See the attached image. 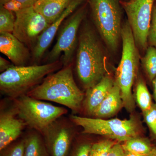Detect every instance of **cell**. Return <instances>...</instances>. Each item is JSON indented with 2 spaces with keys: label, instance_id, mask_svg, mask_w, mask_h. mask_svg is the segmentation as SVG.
I'll return each mask as SVG.
<instances>
[{
  "label": "cell",
  "instance_id": "26",
  "mask_svg": "<svg viewBox=\"0 0 156 156\" xmlns=\"http://www.w3.org/2000/svg\"><path fill=\"white\" fill-rule=\"evenodd\" d=\"M92 143L89 142H82L74 144L73 143L68 156H89Z\"/></svg>",
  "mask_w": 156,
  "mask_h": 156
},
{
  "label": "cell",
  "instance_id": "4",
  "mask_svg": "<svg viewBox=\"0 0 156 156\" xmlns=\"http://www.w3.org/2000/svg\"><path fill=\"white\" fill-rule=\"evenodd\" d=\"M122 57L116 69L115 82L119 87L123 107L132 112L135 107L132 88L136 79L139 63V54L132 30L128 21L122 26Z\"/></svg>",
  "mask_w": 156,
  "mask_h": 156
},
{
  "label": "cell",
  "instance_id": "3",
  "mask_svg": "<svg viewBox=\"0 0 156 156\" xmlns=\"http://www.w3.org/2000/svg\"><path fill=\"white\" fill-rule=\"evenodd\" d=\"M61 60L25 66L13 65L0 75V91L11 100L27 95L47 76L60 69Z\"/></svg>",
  "mask_w": 156,
  "mask_h": 156
},
{
  "label": "cell",
  "instance_id": "30",
  "mask_svg": "<svg viewBox=\"0 0 156 156\" xmlns=\"http://www.w3.org/2000/svg\"><path fill=\"white\" fill-rule=\"evenodd\" d=\"M13 65L5 58L0 57V72L3 73L13 66Z\"/></svg>",
  "mask_w": 156,
  "mask_h": 156
},
{
  "label": "cell",
  "instance_id": "1",
  "mask_svg": "<svg viewBox=\"0 0 156 156\" xmlns=\"http://www.w3.org/2000/svg\"><path fill=\"white\" fill-rule=\"evenodd\" d=\"M27 95L64 105L74 113L80 110L85 96L75 81L71 64L47 76Z\"/></svg>",
  "mask_w": 156,
  "mask_h": 156
},
{
  "label": "cell",
  "instance_id": "10",
  "mask_svg": "<svg viewBox=\"0 0 156 156\" xmlns=\"http://www.w3.org/2000/svg\"><path fill=\"white\" fill-rule=\"evenodd\" d=\"M12 34L26 45L34 47L40 36L50 24L34 6L15 12Z\"/></svg>",
  "mask_w": 156,
  "mask_h": 156
},
{
  "label": "cell",
  "instance_id": "13",
  "mask_svg": "<svg viewBox=\"0 0 156 156\" xmlns=\"http://www.w3.org/2000/svg\"><path fill=\"white\" fill-rule=\"evenodd\" d=\"M27 126L17 115L14 107L1 109L0 112V151L19 139Z\"/></svg>",
  "mask_w": 156,
  "mask_h": 156
},
{
  "label": "cell",
  "instance_id": "29",
  "mask_svg": "<svg viewBox=\"0 0 156 156\" xmlns=\"http://www.w3.org/2000/svg\"><path fill=\"white\" fill-rule=\"evenodd\" d=\"M124 154L122 145L119 143H116L112 147L107 156H124Z\"/></svg>",
  "mask_w": 156,
  "mask_h": 156
},
{
  "label": "cell",
  "instance_id": "19",
  "mask_svg": "<svg viewBox=\"0 0 156 156\" xmlns=\"http://www.w3.org/2000/svg\"><path fill=\"white\" fill-rule=\"evenodd\" d=\"M122 145L124 151L147 156L150 154L154 147L149 140L140 136L126 140Z\"/></svg>",
  "mask_w": 156,
  "mask_h": 156
},
{
  "label": "cell",
  "instance_id": "6",
  "mask_svg": "<svg viewBox=\"0 0 156 156\" xmlns=\"http://www.w3.org/2000/svg\"><path fill=\"white\" fill-rule=\"evenodd\" d=\"M91 16L107 47L115 51L122 33V10L119 0H88Z\"/></svg>",
  "mask_w": 156,
  "mask_h": 156
},
{
  "label": "cell",
  "instance_id": "25",
  "mask_svg": "<svg viewBox=\"0 0 156 156\" xmlns=\"http://www.w3.org/2000/svg\"><path fill=\"white\" fill-rule=\"evenodd\" d=\"M144 121L150 129L154 137L156 140V104H154L150 109L143 112Z\"/></svg>",
  "mask_w": 156,
  "mask_h": 156
},
{
  "label": "cell",
  "instance_id": "23",
  "mask_svg": "<svg viewBox=\"0 0 156 156\" xmlns=\"http://www.w3.org/2000/svg\"><path fill=\"white\" fill-rule=\"evenodd\" d=\"M24 140L19 138L0 151V156H24Z\"/></svg>",
  "mask_w": 156,
  "mask_h": 156
},
{
  "label": "cell",
  "instance_id": "28",
  "mask_svg": "<svg viewBox=\"0 0 156 156\" xmlns=\"http://www.w3.org/2000/svg\"><path fill=\"white\" fill-rule=\"evenodd\" d=\"M0 6H2L5 9L9 10V11H12L14 13L17 11H20L22 9L28 8L19 2L12 1V0L5 2L2 5H0Z\"/></svg>",
  "mask_w": 156,
  "mask_h": 156
},
{
  "label": "cell",
  "instance_id": "12",
  "mask_svg": "<svg viewBox=\"0 0 156 156\" xmlns=\"http://www.w3.org/2000/svg\"><path fill=\"white\" fill-rule=\"evenodd\" d=\"M85 1L86 0H72L61 15L40 36L33 48L32 56L36 64L44 56L65 20L80 8Z\"/></svg>",
  "mask_w": 156,
  "mask_h": 156
},
{
  "label": "cell",
  "instance_id": "27",
  "mask_svg": "<svg viewBox=\"0 0 156 156\" xmlns=\"http://www.w3.org/2000/svg\"><path fill=\"white\" fill-rule=\"evenodd\" d=\"M148 42L150 46L156 48V4L154 5L148 36Z\"/></svg>",
  "mask_w": 156,
  "mask_h": 156
},
{
  "label": "cell",
  "instance_id": "18",
  "mask_svg": "<svg viewBox=\"0 0 156 156\" xmlns=\"http://www.w3.org/2000/svg\"><path fill=\"white\" fill-rule=\"evenodd\" d=\"M23 137L24 156H49L43 136L38 131H29Z\"/></svg>",
  "mask_w": 156,
  "mask_h": 156
},
{
  "label": "cell",
  "instance_id": "21",
  "mask_svg": "<svg viewBox=\"0 0 156 156\" xmlns=\"http://www.w3.org/2000/svg\"><path fill=\"white\" fill-rule=\"evenodd\" d=\"M141 61L147 77L152 83L156 77V48L148 47Z\"/></svg>",
  "mask_w": 156,
  "mask_h": 156
},
{
  "label": "cell",
  "instance_id": "34",
  "mask_svg": "<svg viewBox=\"0 0 156 156\" xmlns=\"http://www.w3.org/2000/svg\"><path fill=\"white\" fill-rule=\"evenodd\" d=\"M147 156H156V146L154 147L153 149Z\"/></svg>",
  "mask_w": 156,
  "mask_h": 156
},
{
  "label": "cell",
  "instance_id": "22",
  "mask_svg": "<svg viewBox=\"0 0 156 156\" xmlns=\"http://www.w3.org/2000/svg\"><path fill=\"white\" fill-rule=\"evenodd\" d=\"M15 22V13L0 6V33L14 31Z\"/></svg>",
  "mask_w": 156,
  "mask_h": 156
},
{
  "label": "cell",
  "instance_id": "8",
  "mask_svg": "<svg viewBox=\"0 0 156 156\" xmlns=\"http://www.w3.org/2000/svg\"><path fill=\"white\" fill-rule=\"evenodd\" d=\"M87 4L81 5L65 20L58 30L56 44L45 58L46 63L58 61L62 55L63 66L71 64L78 41V31L87 15Z\"/></svg>",
  "mask_w": 156,
  "mask_h": 156
},
{
  "label": "cell",
  "instance_id": "20",
  "mask_svg": "<svg viewBox=\"0 0 156 156\" xmlns=\"http://www.w3.org/2000/svg\"><path fill=\"white\" fill-rule=\"evenodd\" d=\"M135 100L143 112L149 109L152 106L151 97L143 79L139 77L136 81Z\"/></svg>",
  "mask_w": 156,
  "mask_h": 156
},
{
  "label": "cell",
  "instance_id": "5",
  "mask_svg": "<svg viewBox=\"0 0 156 156\" xmlns=\"http://www.w3.org/2000/svg\"><path fill=\"white\" fill-rule=\"evenodd\" d=\"M69 119L76 126L83 128L82 134L105 136L119 142L140 136L143 132L141 122L137 117L131 115L128 119L105 120L71 115Z\"/></svg>",
  "mask_w": 156,
  "mask_h": 156
},
{
  "label": "cell",
  "instance_id": "15",
  "mask_svg": "<svg viewBox=\"0 0 156 156\" xmlns=\"http://www.w3.org/2000/svg\"><path fill=\"white\" fill-rule=\"evenodd\" d=\"M115 82L111 77L106 75L95 86L86 90L82 107L87 115L92 116L113 87Z\"/></svg>",
  "mask_w": 156,
  "mask_h": 156
},
{
  "label": "cell",
  "instance_id": "11",
  "mask_svg": "<svg viewBox=\"0 0 156 156\" xmlns=\"http://www.w3.org/2000/svg\"><path fill=\"white\" fill-rule=\"evenodd\" d=\"M58 118L41 133L49 156H68L74 142L75 131L68 120Z\"/></svg>",
  "mask_w": 156,
  "mask_h": 156
},
{
  "label": "cell",
  "instance_id": "2",
  "mask_svg": "<svg viewBox=\"0 0 156 156\" xmlns=\"http://www.w3.org/2000/svg\"><path fill=\"white\" fill-rule=\"evenodd\" d=\"M76 69L85 90L95 86L106 75L105 57L94 32L85 27L78 37Z\"/></svg>",
  "mask_w": 156,
  "mask_h": 156
},
{
  "label": "cell",
  "instance_id": "33",
  "mask_svg": "<svg viewBox=\"0 0 156 156\" xmlns=\"http://www.w3.org/2000/svg\"><path fill=\"white\" fill-rule=\"evenodd\" d=\"M125 151L124 156H147L142 155L134 153L131 152L126 151Z\"/></svg>",
  "mask_w": 156,
  "mask_h": 156
},
{
  "label": "cell",
  "instance_id": "31",
  "mask_svg": "<svg viewBox=\"0 0 156 156\" xmlns=\"http://www.w3.org/2000/svg\"><path fill=\"white\" fill-rule=\"evenodd\" d=\"M11 0H0V5H2L3 3ZM12 1H16L23 4L27 7H31L34 6L38 0H12Z\"/></svg>",
  "mask_w": 156,
  "mask_h": 156
},
{
  "label": "cell",
  "instance_id": "17",
  "mask_svg": "<svg viewBox=\"0 0 156 156\" xmlns=\"http://www.w3.org/2000/svg\"><path fill=\"white\" fill-rule=\"evenodd\" d=\"M72 0H38L34 5L50 23L57 19Z\"/></svg>",
  "mask_w": 156,
  "mask_h": 156
},
{
  "label": "cell",
  "instance_id": "32",
  "mask_svg": "<svg viewBox=\"0 0 156 156\" xmlns=\"http://www.w3.org/2000/svg\"><path fill=\"white\" fill-rule=\"evenodd\" d=\"M152 83L153 88L154 99L155 101L156 104V77L152 82Z\"/></svg>",
  "mask_w": 156,
  "mask_h": 156
},
{
  "label": "cell",
  "instance_id": "16",
  "mask_svg": "<svg viewBox=\"0 0 156 156\" xmlns=\"http://www.w3.org/2000/svg\"><path fill=\"white\" fill-rule=\"evenodd\" d=\"M123 107L121 90L115 82L113 87L108 94L95 110L92 116L95 118L104 119L114 116Z\"/></svg>",
  "mask_w": 156,
  "mask_h": 156
},
{
  "label": "cell",
  "instance_id": "24",
  "mask_svg": "<svg viewBox=\"0 0 156 156\" xmlns=\"http://www.w3.org/2000/svg\"><path fill=\"white\" fill-rule=\"evenodd\" d=\"M116 143L115 140H101L93 143L89 156H107L109 151Z\"/></svg>",
  "mask_w": 156,
  "mask_h": 156
},
{
  "label": "cell",
  "instance_id": "9",
  "mask_svg": "<svg viewBox=\"0 0 156 156\" xmlns=\"http://www.w3.org/2000/svg\"><path fill=\"white\" fill-rule=\"evenodd\" d=\"M155 0H128L120 1L128 17L137 47L146 50Z\"/></svg>",
  "mask_w": 156,
  "mask_h": 156
},
{
  "label": "cell",
  "instance_id": "7",
  "mask_svg": "<svg viewBox=\"0 0 156 156\" xmlns=\"http://www.w3.org/2000/svg\"><path fill=\"white\" fill-rule=\"evenodd\" d=\"M12 101L18 117L27 126L41 134L51 123L68 112L65 108L55 106L27 95H21Z\"/></svg>",
  "mask_w": 156,
  "mask_h": 156
},
{
  "label": "cell",
  "instance_id": "14",
  "mask_svg": "<svg viewBox=\"0 0 156 156\" xmlns=\"http://www.w3.org/2000/svg\"><path fill=\"white\" fill-rule=\"evenodd\" d=\"M0 51L16 66H27L31 56L26 45L10 33H0Z\"/></svg>",
  "mask_w": 156,
  "mask_h": 156
}]
</instances>
